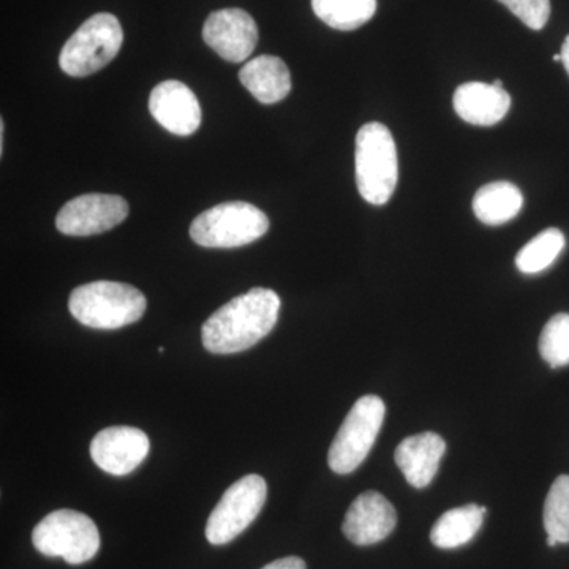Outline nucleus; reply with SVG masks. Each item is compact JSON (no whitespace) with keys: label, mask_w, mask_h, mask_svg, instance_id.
<instances>
[{"label":"nucleus","mask_w":569,"mask_h":569,"mask_svg":"<svg viewBox=\"0 0 569 569\" xmlns=\"http://www.w3.org/2000/svg\"><path fill=\"white\" fill-rule=\"evenodd\" d=\"M280 298L268 288H252L231 299L206 320L201 339L209 353L233 355L249 350L274 329Z\"/></svg>","instance_id":"nucleus-1"},{"label":"nucleus","mask_w":569,"mask_h":569,"mask_svg":"<svg viewBox=\"0 0 569 569\" xmlns=\"http://www.w3.org/2000/svg\"><path fill=\"white\" fill-rule=\"evenodd\" d=\"M148 309L146 296L132 284L97 280L71 291L69 310L74 320L92 329H119L137 323Z\"/></svg>","instance_id":"nucleus-2"},{"label":"nucleus","mask_w":569,"mask_h":569,"mask_svg":"<svg viewBox=\"0 0 569 569\" xmlns=\"http://www.w3.org/2000/svg\"><path fill=\"white\" fill-rule=\"evenodd\" d=\"M356 183L367 203L387 204L399 181V159L391 130L369 122L356 134Z\"/></svg>","instance_id":"nucleus-3"},{"label":"nucleus","mask_w":569,"mask_h":569,"mask_svg":"<svg viewBox=\"0 0 569 569\" xmlns=\"http://www.w3.org/2000/svg\"><path fill=\"white\" fill-rule=\"evenodd\" d=\"M268 230L269 219L257 206L228 201L200 213L190 227V238L208 249H234L252 244Z\"/></svg>","instance_id":"nucleus-4"},{"label":"nucleus","mask_w":569,"mask_h":569,"mask_svg":"<svg viewBox=\"0 0 569 569\" xmlns=\"http://www.w3.org/2000/svg\"><path fill=\"white\" fill-rule=\"evenodd\" d=\"M32 542L43 556L61 557L67 563L82 565L99 552L100 533L89 516L73 509H58L37 523Z\"/></svg>","instance_id":"nucleus-5"},{"label":"nucleus","mask_w":569,"mask_h":569,"mask_svg":"<svg viewBox=\"0 0 569 569\" xmlns=\"http://www.w3.org/2000/svg\"><path fill=\"white\" fill-rule=\"evenodd\" d=\"M122 41L121 22L114 14H93L63 44L59 66L70 77H89L119 54Z\"/></svg>","instance_id":"nucleus-6"},{"label":"nucleus","mask_w":569,"mask_h":569,"mask_svg":"<svg viewBox=\"0 0 569 569\" xmlns=\"http://www.w3.org/2000/svg\"><path fill=\"white\" fill-rule=\"evenodd\" d=\"M387 407L377 396H365L355 403L329 448V468L348 475L365 462L383 426Z\"/></svg>","instance_id":"nucleus-7"},{"label":"nucleus","mask_w":569,"mask_h":569,"mask_svg":"<svg viewBox=\"0 0 569 569\" xmlns=\"http://www.w3.org/2000/svg\"><path fill=\"white\" fill-rule=\"evenodd\" d=\"M268 497V485L260 475H247L231 485L212 509L206 523V539L223 546L238 538L260 515Z\"/></svg>","instance_id":"nucleus-8"},{"label":"nucleus","mask_w":569,"mask_h":569,"mask_svg":"<svg viewBox=\"0 0 569 569\" xmlns=\"http://www.w3.org/2000/svg\"><path fill=\"white\" fill-rule=\"evenodd\" d=\"M129 216V203L118 194L88 193L73 198L56 217V227L67 236H93L118 227Z\"/></svg>","instance_id":"nucleus-9"},{"label":"nucleus","mask_w":569,"mask_h":569,"mask_svg":"<svg viewBox=\"0 0 569 569\" xmlns=\"http://www.w3.org/2000/svg\"><path fill=\"white\" fill-rule=\"evenodd\" d=\"M203 39L224 61L244 62L257 48V22L241 9L217 10L204 22Z\"/></svg>","instance_id":"nucleus-10"},{"label":"nucleus","mask_w":569,"mask_h":569,"mask_svg":"<svg viewBox=\"0 0 569 569\" xmlns=\"http://www.w3.org/2000/svg\"><path fill=\"white\" fill-rule=\"evenodd\" d=\"M149 447V437L137 427H107L93 437L91 458L112 477H126L148 458Z\"/></svg>","instance_id":"nucleus-11"},{"label":"nucleus","mask_w":569,"mask_h":569,"mask_svg":"<svg viewBox=\"0 0 569 569\" xmlns=\"http://www.w3.org/2000/svg\"><path fill=\"white\" fill-rule=\"evenodd\" d=\"M149 111L168 132L190 137L200 129L201 107L192 89L181 81H163L149 97Z\"/></svg>","instance_id":"nucleus-12"},{"label":"nucleus","mask_w":569,"mask_h":569,"mask_svg":"<svg viewBox=\"0 0 569 569\" xmlns=\"http://www.w3.org/2000/svg\"><path fill=\"white\" fill-rule=\"evenodd\" d=\"M396 526L395 507L381 493L369 490L356 497L348 508L342 531L356 546H372L387 539Z\"/></svg>","instance_id":"nucleus-13"},{"label":"nucleus","mask_w":569,"mask_h":569,"mask_svg":"<svg viewBox=\"0 0 569 569\" xmlns=\"http://www.w3.org/2000/svg\"><path fill=\"white\" fill-rule=\"evenodd\" d=\"M447 452V441L436 432H422L406 438L396 449V463L408 485L425 489L433 481L441 458Z\"/></svg>","instance_id":"nucleus-14"},{"label":"nucleus","mask_w":569,"mask_h":569,"mask_svg":"<svg viewBox=\"0 0 569 569\" xmlns=\"http://www.w3.org/2000/svg\"><path fill=\"white\" fill-rule=\"evenodd\" d=\"M452 103L463 121L471 126L490 127L508 114L511 97L505 89L475 81L459 86Z\"/></svg>","instance_id":"nucleus-15"},{"label":"nucleus","mask_w":569,"mask_h":569,"mask_svg":"<svg viewBox=\"0 0 569 569\" xmlns=\"http://www.w3.org/2000/svg\"><path fill=\"white\" fill-rule=\"evenodd\" d=\"M242 86L260 103L282 102L291 91V77L287 63L276 56H258L239 71Z\"/></svg>","instance_id":"nucleus-16"},{"label":"nucleus","mask_w":569,"mask_h":569,"mask_svg":"<svg viewBox=\"0 0 569 569\" xmlns=\"http://www.w3.org/2000/svg\"><path fill=\"white\" fill-rule=\"evenodd\" d=\"M488 509L478 505H466L449 509L430 531V541L440 549H458L471 541L482 522H485Z\"/></svg>","instance_id":"nucleus-17"},{"label":"nucleus","mask_w":569,"mask_h":569,"mask_svg":"<svg viewBox=\"0 0 569 569\" xmlns=\"http://www.w3.org/2000/svg\"><path fill=\"white\" fill-rule=\"evenodd\" d=\"M523 206L522 192L515 183L507 181L490 182L481 187L473 198V211L479 222L485 224L508 223L515 219Z\"/></svg>","instance_id":"nucleus-18"},{"label":"nucleus","mask_w":569,"mask_h":569,"mask_svg":"<svg viewBox=\"0 0 569 569\" xmlns=\"http://www.w3.org/2000/svg\"><path fill=\"white\" fill-rule=\"evenodd\" d=\"M318 18L337 31H355L372 20L377 0H312Z\"/></svg>","instance_id":"nucleus-19"},{"label":"nucleus","mask_w":569,"mask_h":569,"mask_svg":"<svg viewBox=\"0 0 569 569\" xmlns=\"http://www.w3.org/2000/svg\"><path fill=\"white\" fill-rule=\"evenodd\" d=\"M567 246V239L557 228H548L523 247L516 257V266L523 274H538L559 258Z\"/></svg>","instance_id":"nucleus-20"},{"label":"nucleus","mask_w":569,"mask_h":569,"mask_svg":"<svg viewBox=\"0 0 569 569\" xmlns=\"http://www.w3.org/2000/svg\"><path fill=\"white\" fill-rule=\"evenodd\" d=\"M545 529L559 545L569 542V477L553 481L545 503Z\"/></svg>","instance_id":"nucleus-21"},{"label":"nucleus","mask_w":569,"mask_h":569,"mask_svg":"<svg viewBox=\"0 0 569 569\" xmlns=\"http://www.w3.org/2000/svg\"><path fill=\"white\" fill-rule=\"evenodd\" d=\"M539 353L550 367L569 365V313L550 318L539 337Z\"/></svg>","instance_id":"nucleus-22"},{"label":"nucleus","mask_w":569,"mask_h":569,"mask_svg":"<svg viewBox=\"0 0 569 569\" xmlns=\"http://www.w3.org/2000/svg\"><path fill=\"white\" fill-rule=\"evenodd\" d=\"M519 18L527 28L541 31L550 17V0H498Z\"/></svg>","instance_id":"nucleus-23"},{"label":"nucleus","mask_w":569,"mask_h":569,"mask_svg":"<svg viewBox=\"0 0 569 569\" xmlns=\"http://www.w3.org/2000/svg\"><path fill=\"white\" fill-rule=\"evenodd\" d=\"M261 569H307V567L306 561L299 557H284V559L272 561Z\"/></svg>","instance_id":"nucleus-24"},{"label":"nucleus","mask_w":569,"mask_h":569,"mask_svg":"<svg viewBox=\"0 0 569 569\" xmlns=\"http://www.w3.org/2000/svg\"><path fill=\"white\" fill-rule=\"evenodd\" d=\"M561 62H563L565 69H567L569 74V36L563 41V47H561Z\"/></svg>","instance_id":"nucleus-25"},{"label":"nucleus","mask_w":569,"mask_h":569,"mask_svg":"<svg viewBox=\"0 0 569 569\" xmlns=\"http://www.w3.org/2000/svg\"><path fill=\"white\" fill-rule=\"evenodd\" d=\"M557 545H559V541H557V539L548 537V546H549V548H556Z\"/></svg>","instance_id":"nucleus-26"},{"label":"nucleus","mask_w":569,"mask_h":569,"mask_svg":"<svg viewBox=\"0 0 569 569\" xmlns=\"http://www.w3.org/2000/svg\"><path fill=\"white\" fill-rule=\"evenodd\" d=\"M493 86H496V88L503 89V81H501V80H496V81H493Z\"/></svg>","instance_id":"nucleus-27"},{"label":"nucleus","mask_w":569,"mask_h":569,"mask_svg":"<svg viewBox=\"0 0 569 569\" xmlns=\"http://www.w3.org/2000/svg\"><path fill=\"white\" fill-rule=\"evenodd\" d=\"M553 61L561 62V54L553 56Z\"/></svg>","instance_id":"nucleus-28"}]
</instances>
